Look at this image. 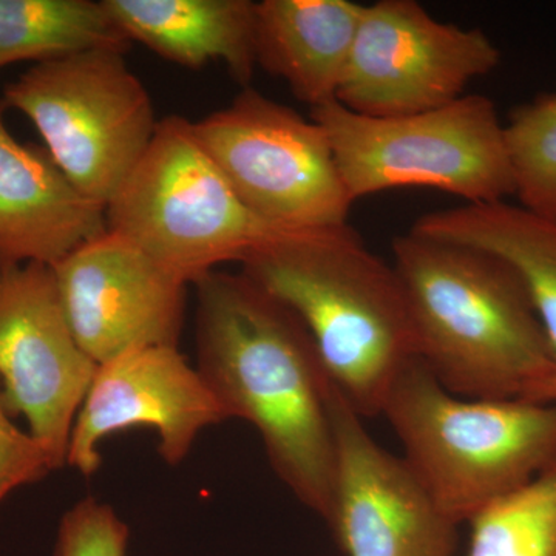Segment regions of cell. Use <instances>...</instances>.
Returning <instances> with one entry per match:
<instances>
[{"label": "cell", "instance_id": "cell-1", "mask_svg": "<svg viewBox=\"0 0 556 556\" xmlns=\"http://www.w3.org/2000/svg\"><path fill=\"white\" fill-rule=\"evenodd\" d=\"M197 368L226 415L257 430L278 478L327 518L334 471L331 388L308 331L244 274L197 281Z\"/></svg>", "mask_w": 556, "mask_h": 556}, {"label": "cell", "instance_id": "cell-2", "mask_svg": "<svg viewBox=\"0 0 556 556\" xmlns=\"http://www.w3.org/2000/svg\"><path fill=\"white\" fill-rule=\"evenodd\" d=\"M417 358L450 393L552 402L556 362L521 281L481 249L408 232L393 241Z\"/></svg>", "mask_w": 556, "mask_h": 556}, {"label": "cell", "instance_id": "cell-3", "mask_svg": "<svg viewBox=\"0 0 556 556\" xmlns=\"http://www.w3.org/2000/svg\"><path fill=\"white\" fill-rule=\"evenodd\" d=\"M241 274L308 331L329 382L362 417L417 357L407 300L393 265L350 225L295 230L252 252Z\"/></svg>", "mask_w": 556, "mask_h": 556}, {"label": "cell", "instance_id": "cell-4", "mask_svg": "<svg viewBox=\"0 0 556 556\" xmlns=\"http://www.w3.org/2000/svg\"><path fill=\"white\" fill-rule=\"evenodd\" d=\"M380 415L457 526L556 460V402L456 396L417 357L388 390Z\"/></svg>", "mask_w": 556, "mask_h": 556}, {"label": "cell", "instance_id": "cell-5", "mask_svg": "<svg viewBox=\"0 0 556 556\" xmlns=\"http://www.w3.org/2000/svg\"><path fill=\"white\" fill-rule=\"evenodd\" d=\"M325 130L350 200L402 188H430L467 204L515 195L506 130L495 102L464 94L445 108L376 118L338 100L311 109Z\"/></svg>", "mask_w": 556, "mask_h": 556}, {"label": "cell", "instance_id": "cell-6", "mask_svg": "<svg viewBox=\"0 0 556 556\" xmlns=\"http://www.w3.org/2000/svg\"><path fill=\"white\" fill-rule=\"evenodd\" d=\"M108 228L188 285L295 230L252 214L208 156L195 123L159 121L144 156L105 207Z\"/></svg>", "mask_w": 556, "mask_h": 556}, {"label": "cell", "instance_id": "cell-7", "mask_svg": "<svg viewBox=\"0 0 556 556\" xmlns=\"http://www.w3.org/2000/svg\"><path fill=\"white\" fill-rule=\"evenodd\" d=\"M3 101L35 124L72 185L104 207L159 126L149 91L116 50L33 65L5 87Z\"/></svg>", "mask_w": 556, "mask_h": 556}, {"label": "cell", "instance_id": "cell-8", "mask_svg": "<svg viewBox=\"0 0 556 556\" xmlns=\"http://www.w3.org/2000/svg\"><path fill=\"white\" fill-rule=\"evenodd\" d=\"M195 131L258 218L289 230L348 225L353 201L327 134L313 118L244 87L228 108L195 123Z\"/></svg>", "mask_w": 556, "mask_h": 556}, {"label": "cell", "instance_id": "cell-9", "mask_svg": "<svg viewBox=\"0 0 556 556\" xmlns=\"http://www.w3.org/2000/svg\"><path fill=\"white\" fill-rule=\"evenodd\" d=\"M500 62L479 28L434 20L415 0H380L364 5L336 100L376 118L415 115L459 100Z\"/></svg>", "mask_w": 556, "mask_h": 556}, {"label": "cell", "instance_id": "cell-10", "mask_svg": "<svg viewBox=\"0 0 556 556\" xmlns=\"http://www.w3.org/2000/svg\"><path fill=\"white\" fill-rule=\"evenodd\" d=\"M97 369L73 334L53 268H0V394L11 417L27 420L54 470L67 466L76 416Z\"/></svg>", "mask_w": 556, "mask_h": 556}, {"label": "cell", "instance_id": "cell-11", "mask_svg": "<svg viewBox=\"0 0 556 556\" xmlns=\"http://www.w3.org/2000/svg\"><path fill=\"white\" fill-rule=\"evenodd\" d=\"M334 471L325 521L345 556H455L457 525L404 457L380 447L331 388Z\"/></svg>", "mask_w": 556, "mask_h": 556}, {"label": "cell", "instance_id": "cell-12", "mask_svg": "<svg viewBox=\"0 0 556 556\" xmlns=\"http://www.w3.org/2000/svg\"><path fill=\"white\" fill-rule=\"evenodd\" d=\"M51 268L73 334L98 367L141 348L178 346L189 285L134 241L108 229Z\"/></svg>", "mask_w": 556, "mask_h": 556}, {"label": "cell", "instance_id": "cell-13", "mask_svg": "<svg viewBox=\"0 0 556 556\" xmlns=\"http://www.w3.org/2000/svg\"><path fill=\"white\" fill-rule=\"evenodd\" d=\"M228 419L199 368L178 346L129 351L98 367L76 416L67 466L93 477L102 464V442L137 427L155 431L160 456L178 466L201 431Z\"/></svg>", "mask_w": 556, "mask_h": 556}, {"label": "cell", "instance_id": "cell-14", "mask_svg": "<svg viewBox=\"0 0 556 556\" xmlns=\"http://www.w3.org/2000/svg\"><path fill=\"white\" fill-rule=\"evenodd\" d=\"M108 229L105 207L83 195L47 149L17 141L0 105V268L54 266Z\"/></svg>", "mask_w": 556, "mask_h": 556}, {"label": "cell", "instance_id": "cell-15", "mask_svg": "<svg viewBox=\"0 0 556 556\" xmlns=\"http://www.w3.org/2000/svg\"><path fill=\"white\" fill-rule=\"evenodd\" d=\"M364 5L350 0H263L255 61L311 109L336 100Z\"/></svg>", "mask_w": 556, "mask_h": 556}, {"label": "cell", "instance_id": "cell-16", "mask_svg": "<svg viewBox=\"0 0 556 556\" xmlns=\"http://www.w3.org/2000/svg\"><path fill=\"white\" fill-rule=\"evenodd\" d=\"M121 31L164 60L188 68L225 62L248 87L255 65V5L251 0H102Z\"/></svg>", "mask_w": 556, "mask_h": 556}, {"label": "cell", "instance_id": "cell-17", "mask_svg": "<svg viewBox=\"0 0 556 556\" xmlns=\"http://www.w3.org/2000/svg\"><path fill=\"white\" fill-rule=\"evenodd\" d=\"M409 232L481 249L517 274L556 362V217L507 201L430 212Z\"/></svg>", "mask_w": 556, "mask_h": 556}, {"label": "cell", "instance_id": "cell-18", "mask_svg": "<svg viewBox=\"0 0 556 556\" xmlns=\"http://www.w3.org/2000/svg\"><path fill=\"white\" fill-rule=\"evenodd\" d=\"M129 46L102 0H0V70Z\"/></svg>", "mask_w": 556, "mask_h": 556}, {"label": "cell", "instance_id": "cell-19", "mask_svg": "<svg viewBox=\"0 0 556 556\" xmlns=\"http://www.w3.org/2000/svg\"><path fill=\"white\" fill-rule=\"evenodd\" d=\"M467 525L466 556H556V460Z\"/></svg>", "mask_w": 556, "mask_h": 556}, {"label": "cell", "instance_id": "cell-20", "mask_svg": "<svg viewBox=\"0 0 556 556\" xmlns=\"http://www.w3.org/2000/svg\"><path fill=\"white\" fill-rule=\"evenodd\" d=\"M504 130L515 197L522 207L556 217V93L518 105Z\"/></svg>", "mask_w": 556, "mask_h": 556}, {"label": "cell", "instance_id": "cell-21", "mask_svg": "<svg viewBox=\"0 0 556 556\" xmlns=\"http://www.w3.org/2000/svg\"><path fill=\"white\" fill-rule=\"evenodd\" d=\"M127 544L126 522L109 504L89 496L62 517L54 556H126Z\"/></svg>", "mask_w": 556, "mask_h": 556}, {"label": "cell", "instance_id": "cell-22", "mask_svg": "<svg viewBox=\"0 0 556 556\" xmlns=\"http://www.w3.org/2000/svg\"><path fill=\"white\" fill-rule=\"evenodd\" d=\"M53 470L47 450L28 431L14 426L0 394V506L11 493Z\"/></svg>", "mask_w": 556, "mask_h": 556}, {"label": "cell", "instance_id": "cell-23", "mask_svg": "<svg viewBox=\"0 0 556 556\" xmlns=\"http://www.w3.org/2000/svg\"><path fill=\"white\" fill-rule=\"evenodd\" d=\"M551 401L556 402V380L554 388H552Z\"/></svg>", "mask_w": 556, "mask_h": 556}]
</instances>
